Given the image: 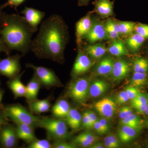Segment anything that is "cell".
<instances>
[{"instance_id":"6f0895ef","label":"cell","mask_w":148,"mask_h":148,"mask_svg":"<svg viewBox=\"0 0 148 148\" xmlns=\"http://www.w3.org/2000/svg\"><path fill=\"white\" fill-rule=\"evenodd\" d=\"M145 114L148 115V100L147 103V107H146V110L145 111Z\"/></svg>"},{"instance_id":"7a4b0ae2","label":"cell","mask_w":148,"mask_h":148,"mask_svg":"<svg viewBox=\"0 0 148 148\" xmlns=\"http://www.w3.org/2000/svg\"><path fill=\"white\" fill-rule=\"evenodd\" d=\"M34 33L24 16L18 14L6 13L0 29V36L9 50L18 51L22 56L31 51Z\"/></svg>"},{"instance_id":"4dcf8cb0","label":"cell","mask_w":148,"mask_h":148,"mask_svg":"<svg viewBox=\"0 0 148 148\" xmlns=\"http://www.w3.org/2000/svg\"><path fill=\"white\" fill-rule=\"evenodd\" d=\"M133 68L134 72L147 73L148 60L144 58H138L134 61Z\"/></svg>"},{"instance_id":"ac0fdd59","label":"cell","mask_w":148,"mask_h":148,"mask_svg":"<svg viewBox=\"0 0 148 148\" xmlns=\"http://www.w3.org/2000/svg\"><path fill=\"white\" fill-rule=\"evenodd\" d=\"M98 139L97 136L90 132H83L77 136L72 143L77 146L83 147H89L92 144L96 143Z\"/></svg>"},{"instance_id":"d6986e66","label":"cell","mask_w":148,"mask_h":148,"mask_svg":"<svg viewBox=\"0 0 148 148\" xmlns=\"http://www.w3.org/2000/svg\"><path fill=\"white\" fill-rule=\"evenodd\" d=\"M71 108L66 100L61 99L57 101L52 107V114L54 117L61 119L66 117Z\"/></svg>"},{"instance_id":"f907efd6","label":"cell","mask_w":148,"mask_h":148,"mask_svg":"<svg viewBox=\"0 0 148 148\" xmlns=\"http://www.w3.org/2000/svg\"><path fill=\"white\" fill-rule=\"evenodd\" d=\"M7 123V118L5 115L2 110L0 111V130L3 125Z\"/></svg>"},{"instance_id":"8fae6325","label":"cell","mask_w":148,"mask_h":148,"mask_svg":"<svg viewBox=\"0 0 148 148\" xmlns=\"http://www.w3.org/2000/svg\"><path fill=\"white\" fill-rule=\"evenodd\" d=\"M21 13L24 14V17L26 21L35 32L38 31V26L42 21L45 15V12H44L27 6H25L24 9L21 11Z\"/></svg>"},{"instance_id":"60d3db41","label":"cell","mask_w":148,"mask_h":148,"mask_svg":"<svg viewBox=\"0 0 148 148\" xmlns=\"http://www.w3.org/2000/svg\"><path fill=\"white\" fill-rule=\"evenodd\" d=\"M105 30H106V34L107 37L109 39L112 40H114L119 39L120 35L117 32L115 31L113 29H111L110 27L104 25Z\"/></svg>"},{"instance_id":"484cf974","label":"cell","mask_w":148,"mask_h":148,"mask_svg":"<svg viewBox=\"0 0 148 148\" xmlns=\"http://www.w3.org/2000/svg\"><path fill=\"white\" fill-rule=\"evenodd\" d=\"M108 84L102 80H96L90 85L89 88V94L93 98H97L103 95L107 89Z\"/></svg>"},{"instance_id":"9a60e30c","label":"cell","mask_w":148,"mask_h":148,"mask_svg":"<svg viewBox=\"0 0 148 148\" xmlns=\"http://www.w3.org/2000/svg\"><path fill=\"white\" fill-rule=\"evenodd\" d=\"M15 128L18 139L30 144L37 140L34 132V128L30 125L26 123H16Z\"/></svg>"},{"instance_id":"bcb514c9","label":"cell","mask_w":148,"mask_h":148,"mask_svg":"<svg viewBox=\"0 0 148 148\" xmlns=\"http://www.w3.org/2000/svg\"><path fill=\"white\" fill-rule=\"evenodd\" d=\"M93 128H94L96 132L99 135H103L106 133V131L103 129L98 120L94 123Z\"/></svg>"},{"instance_id":"e575fe53","label":"cell","mask_w":148,"mask_h":148,"mask_svg":"<svg viewBox=\"0 0 148 148\" xmlns=\"http://www.w3.org/2000/svg\"><path fill=\"white\" fill-rule=\"evenodd\" d=\"M25 0H8L6 2L0 5V10H2L3 9L10 7L13 8L17 12V7L24 3Z\"/></svg>"},{"instance_id":"f6af8a7d","label":"cell","mask_w":148,"mask_h":148,"mask_svg":"<svg viewBox=\"0 0 148 148\" xmlns=\"http://www.w3.org/2000/svg\"><path fill=\"white\" fill-rule=\"evenodd\" d=\"M2 52H4L7 55L9 56L10 54L11 51L5 44L1 37L0 36V54Z\"/></svg>"},{"instance_id":"836d02e7","label":"cell","mask_w":148,"mask_h":148,"mask_svg":"<svg viewBox=\"0 0 148 148\" xmlns=\"http://www.w3.org/2000/svg\"><path fill=\"white\" fill-rule=\"evenodd\" d=\"M148 100V95L140 92L134 99L131 100V105H145L147 106Z\"/></svg>"},{"instance_id":"9f6ffc18","label":"cell","mask_w":148,"mask_h":148,"mask_svg":"<svg viewBox=\"0 0 148 148\" xmlns=\"http://www.w3.org/2000/svg\"><path fill=\"white\" fill-rule=\"evenodd\" d=\"M3 94V90H1V89H0V105H1V102L2 100Z\"/></svg>"},{"instance_id":"11a10c76","label":"cell","mask_w":148,"mask_h":148,"mask_svg":"<svg viewBox=\"0 0 148 148\" xmlns=\"http://www.w3.org/2000/svg\"><path fill=\"white\" fill-rule=\"evenodd\" d=\"M6 13L3 12L2 10H0V29L2 26L4 18L5 16Z\"/></svg>"},{"instance_id":"1f68e13d","label":"cell","mask_w":148,"mask_h":148,"mask_svg":"<svg viewBox=\"0 0 148 148\" xmlns=\"http://www.w3.org/2000/svg\"><path fill=\"white\" fill-rule=\"evenodd\" d=\"M121 35H126L134 31L136 24L131 21H118Z\"/></svg>"},{"instance_id":"277c9868","label":"cell","mask_w":148,"mask_h":148,"mask_svg":"<svg viewBox=\"0 0 148 148\" xmlns=\"http://www.w3.org/2000/svg\"><path fill=\"white\" fill-rule=\"evenodd\" d=\"M2 111L7 118L16 123H26L34 127H38L40 118L35 116L19 104L8 105L3 108Z\"/></svg>"},{"instance_id":"7bdbcfd3","label":"cell","mask_w":148,"mask_h":148,"mask_svg":"<svg viewBox=\"0 0 148 148\" xmlns=\"http://www.w3.org/2000/svg\"><path fill=\"white\" fill-rule=\"evenodd\" d=\"M84 128L87 129H91L93 128V125L90 121L88 116L86 112H84L82 115V124Z\"/></svg>"},{"instance_id":"83f0119b","label":"cell","mask_w":148,"mask_h":148,"mask_svg":"<svg viewBox=\"0 0 148 148\" xmlns=\"http://www.w3.org/2000/svg\"><path fill=\"white\" fill-rule=\"evenodd\" d=\"M120 123L121 125H127L138 131L141 130L143 127V121L138 116L133 113L121 119Z\"/></svg>"},{"instance_id":"3957f363","label":"cell","mask_w":148,"mask_h":148,"mask_svg":"<svg viewBox=\"0 0 148 148\" xmlns=\"http://www.w3.org/2000/svg\"><path fill=\"white\" fill-rule=\"evenodd\" d=\"M67 123L61 119L40 118L38 127L46 131L48 138L54 141H63L70 138Z\"/></svg>"},{"instance_id":"52a82bcc","label":"cell","mask_w":148,"mask_h":148,"mask_svg":"<svg viewBox=\"0 0 148 148\" xmlns=\"http://www.w3.org/2000/svg\"><path fill=\"white\" fill-rule=\"evenodd\" d=\"M22 56L17 54L0 59V75L9 79L18 75L21 71L20 61Z\"/></svg>"},{"instance_id":"f35d334b","label":"cell","mask_w":148,"mask_h":148,"mask_svg":"<svg viewBox=\"0 0 148 148\" xmlns=\"http://www.w3.org/2000/svg\"><path fill=\"white\" fill-rule=\"evenodd\" d=\"M130 100L125 90L122 91L117 95L116 101L118 104L120 105L125 104Z\"/></svg>"},{"instance_id":"ee69618b","label":"cell","mask_w":148,"mask_h":148,"mask_svg":"<svg viewBox=\"0 0 148 148\" xmlns=\"http://www.w3.org/2000/svg\"><path fill=\"white\" fill-rule=\"evenodd\" d=\"M106 138L109 140V142L113 145L115 148L119 147L120 144L118 140L115 136L113 135H109L106 136Z\"/></svg>"},{"instance_id":"2e32d148","label":"cell","mask_w":148,"mask_h":148,"mask_svg":"<svg viewBox=\"0 0 148 148\" xmlns=\"http://www.w3.org/2000/svg\"><path fill=\"white\" fill-rule=\"evenodd\" d=\"M19 73L16 77L10 79L7 83L9 88L12 91L15 98L25 97L26 95V86L21 82L22 74Z\"/></svg>"},{"instance_id":"5b68a950","label":"cell","mask_w":148,"mask_h":148,"mask_svg":"<svg viewBox=\"0 0 148 148\" xmlns=\"http://www.w3.org/2000/svg\"><path fill=\"white\" fill-rule=\"evenodd\" d=\"M27 68L33 69L34 74L41 84L45 87L49 88L53 87H61L62 84L55 72L51 69L43 66H37L34 64H27Z\"/></svg>"},{"instance_id":"4fadbf2b","label":"cell","mask_w":148,"mask_h":148,"mask_svg":"<svg viewBox=\"0 0 148 148\" xmlns=\"http://www.w3.org/2000/svg\"><path fill=\"white\" fill-rule=\"evenodd\" d=\"M130 71V66L127 61L119 60L114 63L111 75L114 81H119L128 76Z\"/></svg>"},{"instance_id":"30bf717a","label":"cell","mask_w":148,"mask_h":148,"mask_svg":"<svg viewBox=\"0 0 148 148\" xmlns=\"http://www.w3.org/2000/svg\"><path fill=\"white\" fill-rule=\"evenodd\" d=\"M96 111L106 119H110L114 116L117 110L116 104L110 98H104L98 101L94 105Z\"/></svg>"},{"instance_id":"91938a15","label":"cell","mask_w":148,"mask_h":148,"mask_svg":"<svg viewBox=\"0 0 148 148\" xmlns=\"http://www.w3.org/2000/svg\"><path fill=\"white\" fill-rule=\"evenodd\" d=\"M147 147L148 148V145L147 146Z\"/></svg>"},{"instance_id":"f5cc1de1","label":"cell","mask_w":148,"mask_h":148,"mask_svg":"<svg viewBox=\"0 0 148 148\" xmlns=\"http://www.w3.org/2000/svg\"><path fill=\"white\" fill-rule=\"evenodd\" d=\"M104 145L105 147L108 148H115L114 147L112 144H111L106 137L104 139Z\"/></svg>"},{"instance_id":"e0dca14e","label":"cell","mask_w":148,"mask_h":148,"mask_svg":"<svg viewBox=\"0 0 148 148\" xmlns=\"http://www.w3.org/2000/svg\"><path fill=\"white\" fill-rule=\"evenodd\" d=\"M95 11L103 17L112 16L114 13V3L110 0H95L93 2Z\"/></svg>"},{"instance_id":"d590c367","label":"cell","mask_w":148,"mask_h":148,"mask_svg":"<svg viewBox=\"0 0 148 148\" xmlns=\"http://www.w3.org/2000/svg\"><path fill=\"white\" fill-rule=\"evenodd\" d=\"M134 31H135V33L143 36L145 38H148V25L143 24H136Z\"/></svg>"},{"instance_id":"7dc6e473","label":"cell","mask_w":148,"mask_h":148,"mask_svg":"<svg viewBox=\"0 0 148 148\" xmlns=\"http://www.w3.org/2000/svg\"><path fill=\"white\" fill-rule=\"evenodd\" d=\"M86 113L87 114V115L88 116L89 119H90V121L92 125H94V123L98 120L97 118V116L95 114L94 112L91 111H85Z\"/></svg>"},{"instance_id":"7c38bea8","label":"cell","mask_w":148,"mask_h":148,"mask_svg":"<svg viewBox=\"0 0 148 148\" xmlns=\"http://www.w3.org/2000/svg\"><path fill=\"white\" fill-rule=\"evenodd\" d=\"M90 15L88 14L82 17L76 24V42L79 47H80L82 39L86 36L92 26Z\"/></svg>"},{"instance_id":"d6a6232c","label":"cell","mask_w":148,"mask_h":148,"mask_svg":"<svg viewBox=\"0 0 148 148\" xmlns=\"http://www.w3.org/2000/svg\"><path fill=\"white\" fill-rule=\"evenodd\" d=\"M29 148H52L50 142L47 140H37L29 144L28 147Z\"/></svg>"},{"instance_id":"74e56055","label":"cell","mask_w":148,"mask_h":148,"mask_svg":"<svg viewBox=\"0 0 148 148\" xmlns=\"http://www.w3.org/2000/svg\"><path fill=\"white\" fill-rule=\"evenodd\" d=\"M125 92L127 93V96L130 100H132L137 96L140 92L138 88L133 86H128L125 88Z\"/></svg>"},{"instance_id":"cb8c5ba5","label":"cell","mask_w":148,"mask_h":148,"mask_svg":"<svg viewBox=\"0 0 148 148\" xmlns=\"http://www.w3.org/2000/svg\"><path fill=\"white\" fill-rule=\"evenodd\" d=\"M114 61L111 57L103 58L98 64L96 68V73L99 75L107 76L110 75L112 71Z\"/></svg>"},{"instance_id":"4316f807","label":"cell","mask_w":148,"mask_h":148,"mask_svg":"<svg viewBox=\"0 0 148 148\" xmlns=\"http://www.w3.org/2000/svg\"><path fill=\"white\" fill-rule=\"evenodd\" d=\"M138 132L132 127L122 125L119 130L118 136L121 142L126 143L133 140L137 136Z\"/></svg>"},{"instance_id":"b9f144b4","label":"cell","mask_w":148,"mask_h":148,"mask_svg":"<svg viewBox=\"0 0 148 148\" xmlns=\"http://www.w3.org/2000/svg\"><path fill=\"white\" fill-rule=\"evenodd\" d=\"M104 25L110 27L111 29H113L115 31L117 32L120 35H121L120 31V28L119 24L118 21H114L112 19H109L105 22Z\"/></svg>"},{"instance_id":"816d5d0a","label":"cell","mask_w":148,"mask_h":148,"mask_svg":"<svg viewBox=\"0 0 148 148\" xmlns=\"http://www.w3.org/2000/svg\"><path fill=\"white\" fill-rule=\"evenodd\" d=\"M90 0H78V5L79 6H87L89 4Z\"/></svg>"},{"instance_id":"8d00e7d4","label":"cell","mask_w":148,"mask_h":148,"mask_svg":"<svg viewBox=\"0 0 148 148\" xmlns=\"http://www.w3.org/2000/svg\"><path fill=\"white\" fill-rule=\"evenodd\" d=\"M77 147L78 146L73 143H67L64 140L54 141L52 145V148H75Z\"/></svg>"},{"instance_id":"d4e9b609","label":"cell","mask_w":148,"mask_h":148,"mask_svg":"<svg viewBox=\"0 0 148 148\" xmlns=\"http://www.w3.org/2000/svg\"><path fill=\"white\" fill-rule=\"evenodd\" d=\"M113 40L108 49V51L112 55L121 57L127 54V49L123 41L119 39Z\"/></svg>"},{"instance_id":"f546056e","label":"cell","mask_w":148,"mask_h":148,"mask_svg":"<svg viewBox=\"0 0 148 148\" xmlns=\"http://www.w3.org/2000/svg\"><path fill=\"white\" fill-rule=\"evenodd\" d=\"M147 80V73L134 72L132 76L131 82L133 86L140 87L145 85Z\"/></svg>"},{"instance_id":"5bb4252c","label":"cell","mask_w":148,"mask_h":148,"mask_svg":"<svg viewBox=\"0 0 148 148\" xmlns=\"http://www.w3.org/2000/svg\"><path fill=\"white\" fill-rule=\"evenodd\" d=\"M107 38L104 24L100 22H96L92 24L90 31L84 38L86 39L90 43H94Z\"/></svg>"},{"instance_id":"8992f818","label":"cell","mask_w":148,"mask_h":148,"mask_svg":"<svg viewBox=\"0 0 148 148\" xmlns=\"http://www.w3.org/2000/svg\"><path fill=\"white\" fill-rule=\"evenodd\" d=\"M89 82L88 79H77L69 86V95L76 102L84 103L86 101L89 94Z\"/></svg>"},{"instance_id":"680465c9","label":"cell","mask_w":148,"mask_h":148,"mask_svg":"<svg viewBox=\"0 0 148 148\" xmlns=\"http://www.w3.org/2000/svg\"><path fill=\"white\" fill-rule=\"evenodd\" d=\"M145 125L146 127H147L148 128V120L147 121H146L145 122Z\"/></svg>"},{"instance_id":"7402d4cb","label":"cell","mask_w":148,"mask_h":148,"mask_svg":"<svg viewBox=\"0 0 148 148\" xmlns=\"http://www.w3.org/2000/svg\"><path fill=\"white\" fill-rule=\"evenodd\" d=\"M83 50L91 58L98 59L106 54L108 51V49L103 45L97 44L85 46Z\"/></svg>"},{"instance_id":"ffe728a7","label":"cell","mask_w":148,"mask_h":148,"mask_svg":"<svg viewBox=\"0 0 148 148\" xmlns=\"http://www.w3.org/2000/svg\"><path fill=\"white\" fill-rule=\"evenodd\" d=\"M41 84L35 75L26 86L25 96L28 102L37 99Z\"/></svg>"},{"instance_id":"c3c4849f","label":"cell","mask_w":148,"mask_h":148,"mask_svg":"<svg viewBox=\"0 0 148 148\" xmlns=\"http://www.w3.org/2000/svg\"><path fill=\"white\" fill-rule=\"evenodd\" d=\"M98 120L106 133L108 131L109 129V126L106 119L103 117Z\"/></svg>"},{"instance_id":"ba28073f","label":"cell","mask_w":148,"mask_h":148,"mask_svg":"<svg viewBox=\"0 0 148 148\" xmlns=\"http://www.w3.org/2000/svg\"><path fill=\"white\" fill-rule=\"evenodd\" d=\"M78 50L72 70V74L75 76H78L86 73L94 64L84 51L79 47Z\"/></svg>"},{"instance_id":"9c48e42d","label":"cell","mask_w":148,"mask_h":148,"mask_svg":"<svg viewBox=\"0 0 148 148\" xmlns=\"http://www.w3.org/2000/svg\"><path fill=\"white\" fill-rule=\"evenodd\" d=\"M18 138L15 128L8 123L4 124L0 130V144L5 148L16 147Z\"/></svg>"},{"instance_id":"f1b7e54d","label":"cell","mask_w":148,"mask_h":148,"mask_svg":"<svg viewBox=\"0 0 148 148\" xmlns=\"http://www.w3.org/2000/svg\"><path fill=\"white\" fill-rule=\"evenodd\" d=\"M145 39L143 36L135 33L128 38L126 43L130 50L133 52H136L140 49Z\"/></svg>"},{"instance_id":"ab89813d","label":"cell","mask_w":148,"mask_h":148,"mask_svg":"<svg viewBox=\"0 0 148 148\" xmlns=\"http://www.w3.org/2000/svg\"><path fill=\"white\" fill-rule=\"evenodd\" d=\"M132 113L133 111L130 107L128 106H124L119 110V118L121 119H123Z\"/></svg>"},{"instance_id":"603a6c76","label":"cell","mask_w":148,"mask_h":148,"mask_svg":"<svg viewBox=\"0 0 148 148\" xmlns=\"http://www.w3.org/2000/svg\"><path fill=\"white\" fill-rule=\"evenodd\" d=\"M29 108L32 113L40 114L49 110L51 107L50 102L47 99L38 100L37 99L28 102Z\"/></svg>"},{"instance_id":"44dd1931","label":"cell","mask_w":148,"mask_h":148,"mask_svg":"<svg viewBox=\"0 0 148 148\" xmlns=\"http://www.w3.org/2000/svg\"><path fill=\"white\" fill-rule=\"evenodd\" d=\"M66 118V123L73 130H77L82 124V115L76 109L71 108Z\"/></svg>"},{"instance_id":"db71d44e","label":"cell","mask_w":148,"mask_h":148,"mask_svg":"<svg viewBox=\"0 0 148 148\" xmlns=\"http://www.w3.org/2000/svg\"><path fill=\"white\" fill-rule=\"evenodd\" d=\"M105 146L104 144L101 143H95L89 147L90 148H104Z\"/></svg>"},{"instance_id":"681fc988","label":"cell","mask_w":148,"mask_h":148,"mask_svg":"<svg viewBox=\"0 0 148 148\" xmlns=\"http://www.w3.org/2000/svg\"><path fill=\"white\" fill-rule=\"evenodd\" d=\"M132 107L139 113L145 114L147 106L145 105H133Z\"/></svg>"},{"instance_id":"6da1fadb","label":"cell","mask_w":148,"mask_h":148,"mask_svg":"<svg viewBox=\"0 0 148 148\" xmlns=\"http://www.w3.org/2000/svg\"><path fill=\"white\" fill-rule=\"evenodd\" d=\"M69 40L68 29L63 18L52 14L42 22L38 35L32 40L31 51L40 59L61 64Z\"/></svg>"}]
</instances>
